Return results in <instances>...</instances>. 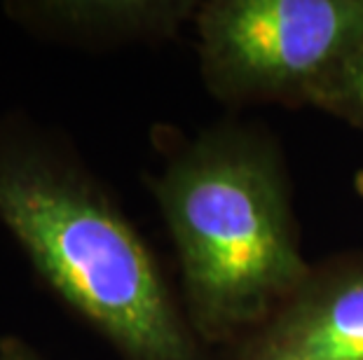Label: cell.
Masks as SVG:
<instances>
[{
  "label": "cell",
  "mask_w": 363,
  "mask_h": 360,
  "mask_svg": "<svg viewBox=\"0 0 363 360\" xmlns=\"http://www.w3.org/2000/svg\"><path fill=\"white\" fill-rule=\"evenodd\" d=\"M181 265L185 316L204 347L230 349L310 272L281 145L225 120L181 143L148 178Z\"/></svg>",
  "instance_id": "6da1fadb"
},
{
  "label": "cell",
  "mask_w": 363,
  "mask_h": 360,
  "mask_svg": "<svg viewBox=\"0 0 363 360\" xmlns=\"http://www.w3.org/2000/svg\"><path fill=\"white\" fill-rule=\"evenodd\" d=\"M0 222L122 360H208L143 236L78 162L0 132Z\"/></svg>",
  "instance_id": "7a4b0ae2"
},
{
  "label": "cell",
  "mask_w": 363,
  "mask_h": 360,
  "mask_svg": "<svg viewBox=\"0 0 363 360\" xmlns=\"http://www.w3.org/2000/svg\"><path fill=\"white\" fill-rule=\"evenodd\" d=\"M192 21L204 84L228 105H310L363 42V0H208Z\"/></svg>",
  "instance_id": "3957f363"
},
{
  "label": "cell",
  "mask_w": 363,
  "mask_h": 360,
  "mask_svg": "<svg viewBox=\"0 0 363 360\" xmlns=\"http://www.w3.org/2000/svg\"><path fill=\"white\" fill-rule=\"evenodd\" d=\"M220 360H363V250L312 262L279 309Z\"/></svg>",
  "instance_id": "277c9868"
},
{
  "label": "cell",
  "mask_w": 363,
  "mask_h": 360,
  "mask_svg": "<svg viewBox=\"0 0 363 360\" xmlns=\"http://www.w3.org/2000/svg\"><path fill=\"white\" fill-rule=\"evenodd\" d=\"M199 3H64L45 5L57 26L104 35H174Z\"/></svg>",
  "instance_id": "5b68a950"
},
{
  "label": "cell",
  "mask_w": 363,
  "mask_h": 360,
  "mask_svg": "<svg viewBox=\"0 0 363 360\" xmlns=\"http://www.w3.org/2000/svg\"><path fill=\"white\" fill-rule=\"evenodd\" d=\"M310 105L333 115L363 134V42L321 84Z\"/></svg>",
  "instance_id": "8992f818"
},
{
  "label": "cell",
  "mask_w": 363,
  "mask_h": 360,
  "mask_svg": "<svg viewBox=\"0 0 363 360\" xmlns=\"http://www.w3.org/2000/svg\"><path fill=\"white\" fill-rule=\"evenodd\" d=\"M0 360H48V358H43L26 342L7 337V339L0 342Z\"/></svg>",
  "instance_id": "52a82bcc"
},
{
  "label": "cell",
  "mask_w": 363,
  "mask_h": 360,
  "mask_svg": "<svg viewBox=\"0 0 363 360\" xmlns=\"http://www.w3.org/2000/svg\"><path fill=\"white\" fill-rule=\"evenodd\" d=\"M354 190H357V194L363 199V168L354 173Z\"/></svg>",
  "instance_id": "ba28073f"
}]
</instances>
